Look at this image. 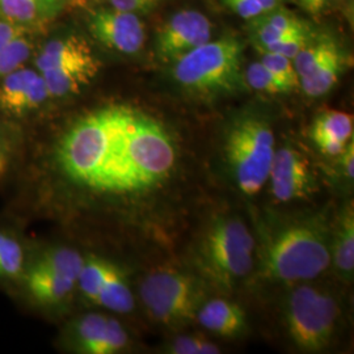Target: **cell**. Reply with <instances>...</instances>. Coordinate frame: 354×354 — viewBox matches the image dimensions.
<instances>
[{"mask_svg": "<svg viewBox=\"0 0 354 354\" xmlns=\"http://www.w3.org/2000/svg\"><path fill=\"white\" fill-rule=\"evenodd\" d=\"M268 181H270L272 194L281 203L307 198L317 190L308 160L291 147H282L274 152Z\"/></svg>", "mask_w": 354, "mask_h": 354, "instance_id": "obj_10", "label": "cell"}, {"mask_svg": "<svg viewBox=\"0 0 354 354\" xmlns=\"http://www.w3.org/2000/svg\"><path fill=\"white\" fill-rule=\"evenodd\" d=\"M35 264L46 268L64 277L77 281L84 264V257L71 248H51L42 253Z\"/></svg>", "mask_w": 354, "mask_h": 354, "instance_id": "obj_22", "label": "cell"}, {"mask_svg": "<svg viewBox=\"0 0 354 354\" xmlns=\"http://www.w3.org/2000/svg\"><path fill=\"white\" fill-rule=\"evenodd\" d=\"M254 239L251 231L234 216L219 218L207 228L201 257L206 272L223 288H232L253 268Z\"/></svg>", "mask_w": 354, "mask_h": 354, "instance_id": "obj_5", "label": "cell"}, {"mask_svg": "<svg viewBox=\"0 0 354 354\" xmlns=\"http://www.w3.org/2000/svg\"><path fill=\"white\" fill-rule=\"evenodd\" d=\"M243 45L238 38L207 41L176 59L174 76L187 91L201 96L234 93L244 86Z\"/></svg>", "mask_w": 354, "mask_h": 354, "instance_id": "obj_3", "label": "cell"}, {"mask_svg": "<svg viewBox=\"0 0 354 354\" xmlns=\"http://www.w3.org/2000/svg\"><path fill=\"white\" fill-rule=\"evenodd\" d=\"M11 167V146L0 130V178L6 176Z\"/></svg>", "mask_w": 354, "mask_h": 354, "instance_id": "obj_33", "label": "cell"}, {"mask_svg": "<svg viewBox=\"0 0 354 354\" xmlns=\"http://www.w3.org/2000/svg\"><path fill=\"white\" fill-rule=\"evenodd\" d=\"M330 263L339 276L345 281L353 277L354 270V212L349 203L342 212L337 230L330 238Z\"/></svg>", "mask_w": 354, "mask_h": 354, "instance_id": "obj_19", "label": "cell"}, {"mask_svg": "<svg viewBox=\"0 0 354 354\" xmlns=\"http://www.w3.org/2000/svg\"><path fill=\"white\" fill-rule=\"evenodd\" d=\"M203 286L177 270H156L140 286V298L152 317L165 326L185 324L196 319L203 304Z\"/></svg>", "mask_w": 354, "mask_h": 354, "instance_id": "obj_7", "label": "cell"}, {"mask_svg": "<svg viewBox=\"0 0 354 354\" xmlns=\"http://www.w3.org/2000/svg\"><path fill=\"white\" fill-rule=\"evenodd\" d=\"M35 66L39 73H46L79 67L100 68V62L83 38L67 36L49 41L38 53Z\"/></svg>", "mask_w": 354, "mask_h": 354, "instance_id": "obj_14", "label": "cell"}, {"mask_svg": "<svg viewBox=\"0 0 354 354\" xmlns=\"http://www.w3.org/2000/svg\"><path fill=\"white\" fill-rule=\"evenodd\" d=\"M252 21L253 33L259 49L295 35L310 33L302 20L292 13L279 11V8L264 13L253 19Z\"/></svg>", "mask_w": 354, "mask_h": 354, "instance_id": "obj_18", "label": "cell"}, {"mask_svg": "<svg viewBox=\"0 0 354 354\" xmlns=\"http://www.w3.org/2000/svg\"><path fill=\"white\" fill-rule=\"evenodd\" d=\"M112 8L127 11V12H134L140 10H146L152 6L156 0H108Z\"/></svg>", "mask_w": 354, "mask_h": 354, "instance_id": "obj_32", "label": "cell"}, {"mask_svg": "<svg viewBox=\"0 0 354 354\" xmlns=\"http://www.w3.org/2000/svg\"><path fill=\"white\" fill-rule=\"evenodd\" d=\"M335 48H337L336 44H333L330 41L307 44L304 49L298 53V55L292 59L294 68L299 76V79L310 75L317 66L328 57L329 53Z\"/></svg>", "mask_w": 354, "mask_h": 354, "instance_id": "obj_24", "label": "cell"}, {"mask_svg": "<svg viewBox=\"0 0 354 354\" xmlns=\"http://www.w3.org/2000/svg\"><path fill=\"white\" fill-rule=\"evenodd\" d=\"M71 337L77 353H120L129 344L122 324L102 314H87L80 317L74 324Z\"/></svg>", "mask_w": 354, "mask_h": 354, "instance_id": "obj_13", "label": "cell"}, {"mask_svg": "<svg viewBox=\"0 0 354 354\" xmlns=\"http://www.w3.org/2000/svg\"><path fill=\"white\" fill-rule=\"evenodd\" d=\"M76 286L88 302L113 313L127 314L134 308V297L125 272L108 260L96 256L84 259Z\"/></svg>", "mask_w": 354, "mask_h": 354, "instance_id": "obj_8", "label": "cell"}, {"mask_svg": "<svg viewBox=\"0 0 354 354\" xmlns=\"http://www.w3.org/2000/svg\"><path fill=\"white\" fill-rule=\"evenodd\" d=\"M330 238L320 215L288 223L264 245L260 276L279 283L315 279L330 266Z\"/></svg>", "mask_w": 354, "mask_h": 354, "instance_id": "obj_2", "label": "cell"}, {"mask_svg": "<svg viewBox=\"0 0 354 354\" xmlns=\"http://www.w3.org/2000/svg\"><path fill=\"white\" fill-rule=\"evenodd\" d=\"M168 352L172 354H216L219 348L197 336H180L168 348Z\"/></svg>", "mask_w": 354, "mask_h": 354, "instance_id": "obj_28", "label": "cell"}, {"mask_svg": "<svg viewBox=\"0 0 354 354\" xmlns=\"http://www.w3.org/2000/svg\"><path fill=\"white\" fill-rule=\"evenodd\" d=\"M196 319L219 336L236 337L247 328V317L241 306L226 299H213L200 307Z\"/></svg>", "mask_w": 354, "mask_h": 354, "instance_id": "obj_17", "label": "cell"}, {"mask_svg": "<svg viewBox=\"0 0 354 354\" xmlns=\"http://www.w3.org/2000/svg\"><path fill=\"white\" fill-rule=\"evenodd\" d=\"M50 97L44 76L37 68L20 67L0 80V109L12 115H26L41 108Z\"/></svg>", "mask_w": 354, "mask_h": 354, "instance_id": "obj_12", "label": "cell"}, {"mask_svg": "<svg viewBox=\"0 0 354 354\" xmlns=\"http://www.w3.org/2000/svg\"><path fill=\"white\" fill-rule=\"evenodd\" d=\"M134 108L112 105L80 117L54 149L62 176L83 189L108 196L145 192L137 165Z\"/></svg>", "mask_w": 354, "mask_h": 354, "instance_id": "obj_1", "label": "cell"}, {"mask_svg": "<svg viewBox=\"0 0 354 354\" xmlns=\"http://www.w3.org/2000/svg\"><path fill=\"white\" fill-rule=\"evenodd\" d=\"M307 44H310V33H302V35H295L292 37L285 38L282 41L268 45L266 48L259 49V50L276 53V54L283 55L286 58H290L292 61Z\"/></svg>", "mask_w": 354, "mask_h": 354, "instance_id": "obj_29", "label": "cell"}, {"mask_svg": "<svg viewBox=\"0 0 354 354\" xmlns=\"http://www.w3.org/2000/svg\"><path fill=\"white\" fill-rule=\"evenodd\" d=\"M225 152L239 189L253 196L263 189L274 156V134L264 120L247 117L230 129Z\"/></svg>", "mask_w": 354, "mask_h": 354, "instance_id": "obj_4", "label": "cell"}, {"mask_svg": "<svg viewBox=\"0 0 354 354\" xmlns=\"http://www.w3.org/2000/svg\"><path fill=\"white\" fill-rule=\"evenodd\" d=\"M342 155V172L346 178L353 180L354 176V146L353 140L349 142V145L345 147V150L340 153Z\"/></svg>", "mask_w": 354, "mask_h": 354, "instance_id": "obj_34", "label": "cell"}, {"mask_svg": "<svg viewBox=\"0 0 354 354\" xmlns=\"http://www.w3.org/2000/svg\"><path fill=\"white\" fill-rule=\"evenodd\" d=\"M87 23L91 35L108 49L136 54L145 45V26L133 12L100 8L89 13Z\"/></svg>", "mask_w": 354, "mask_h": 354, "instance_id": "obj_9", "label": "cell"}, {"mask_svg": "<svg viewBox=\"0 0 354 354\" xmlns=\"http://www.w3.org/2000/svg\"><path fill=\"white\" fill-rule=\"evenodd\" d=\"M61 0H0L4 17L30 29L44 23L59 8Z\"/></svg>", "mask_w": 354, "mask_h": 354, "instance_id": "obj_20", "label": "cell"}, {"mask_svg": "<svg viewBox=\"0 0 354 354\" xmlns=\"http://www.w3.org/2000/svg\"><path fill=\"white\" fill-rule=\"evenodd\" d=\"M344 70V58L339 48L330 51L328 57L310 74L299 79V87L310 97H320L333 88Z\"/></svg>", "mask_w": 354, "mask_h": 354, "instance_id": "obj_21", "label": "cell"}, {"mask_svg": "<svg viewBox=\"0 0 354 354\" xmlns=\"http://www.w3.org/2000/svg\"><path fill=\"white\" fill-rule=\"evenodd\" d=\"M261 53V64L276 76L286 88L291 92L292 89L299 87V76L297 74L294 64L290 58L279 55L270 51H260Z\"/></svg>", "mask_w": 354, "mask_h": 354, "instance_id": "obj_26", "label": "cell"}, {"mask_svg": "<svg viewBox=\"0 0 354 354\" xmlns=\"http://www.w3.org/2000/svg\"><path fill=\"white\" fill-rule=\"evenodd\" d=\"M339 319V306L324 291L301 286L291 291L286 307V327L292 344L306 353L328 348Z\"/></svg>", "mask_w": 354, "mask_h": 354, "instance_id": "obj_6", "label": "cell"}, {"mask_svg": "<svg viewBox=\"0 0 354 354\" xmlns=\"http://www.w3.org/2000/svg\"><path fill=\"white\" fill-rule=\"evenodd\" d=\"M244 79L251 88L261 93H266V95L289 93V89L277 80L276 76L273 75L261 62L250 64L245 71Z\"/></svg>", "mask_w": 354, "mask_h": 354, "instance_id": "obj_27", "label": "cell"}, {"mask_svg": "<svg viewBox=\"0 0 354 354\" xmlns=\"http://www.w3.org/2000/svg\"><path fill=\"white\" fill-rule=\"evenodd\" d=\"M311 138L324 155H340L353 140V115L339 111L317 114L311 127Z\"/></svg>", "mask_w": 354, "mask_h": 354, "instance_id": "obj_15", "label": "cell"}, {"mask_svg": "<svg viewBox=\"0 0 354 354\" xmlns=\"http://www.w3.org/2000/svg\"><path fill=\"white\" fill-rule=\"evenodd\" d=\"M209 19L197 11H181L172 16L158 33L156 51L165 61H176L210 39Z\"/></svg>", "mask_w": 354, "mask_h": 354, "instance_id": "obj_11", "label": "cell"}, {"mask_svg": "<svg viewBox=\"0 0 354 354\" xmlns=\"http://www.w3.org/2000/svg\"><path fill=\"white\" fill-rule=\"evenodd\" d=\"M32 53V42L28 36L19 38L0 49V80L15 70L23 67Z\"/></svg>", "mask_w": 354, "mask_h": 354, "instance_id": "obj_25", "label": "cell"}, {"mask_svg": "<svg viewBox=\"0 0 354 354\" xmlns=\"http://www.w3.org/2000/svg\"><path fill=\"white\" fill-rule=\"evenodd\" d=\"M24 268L21 244L11 235L0 232V279H16Z\"/></svg>", "mask_w": 354, "mask_h": 354, "instance_id": "obj_23", "label": "cell"}, {"mask_svg": "<svg viewBox=\"0 0 354 354\" xmlns=\"http://www.w3.org/2000/svg\"><path fill=\"white\" fill-rule=\"evenodd\" d=\"M29 32L30 29L20 26L3 16V19H0V49H3L4 46L10 45L11 42L19 38L28 36Z\"/></svg>", "mask_w": 354, "mask_h": 354, "instance_id": "obj_31", "label": "cell"}, {"mask_svg": "<svg viewBox=\"0 0 354 354\" xmlns=\"http://www.w3.org/2000/svg\"><path fill=\"white\" fill-rule=\"evenodd\" d=\"M223 3L232 12L239 15L241 19L245 20H253L266 13L256 0H223Z\"/></svg>", "mask_w": 354, "mask_h": 354, "instance_id": "obj_30", "label": "cell"}, {"mask_svg": "<svg viewBox=\"0 0 354 354\" xmlns=\"http://www.w3.org/2000/svg\"><path fill=\"white\" fill-rule=\"evenodd\" d=\"M304 10L311 15H319L323 12L329 6L339 0H295Z\"/></svg>", "mask_w": 354, "mask_h": 354, "instance_id": "obj_35", "label": "cell"}, {"mask_svg": "<svg viewBox=\"0 0 354 354\" xmlns=\"http://www.w3.org/2000/svg\"><path fill=\"white\" fill-rule=\"evenodd\" d=\"M24 281L29 297L44 306L64 304L76 288L75 279L64 277L36 264L26 272Z\"/></svg>", "mask_w": 354, "mask_h": 354, "instance_id": "obj_16", "label": "cell"}]
</instances>
